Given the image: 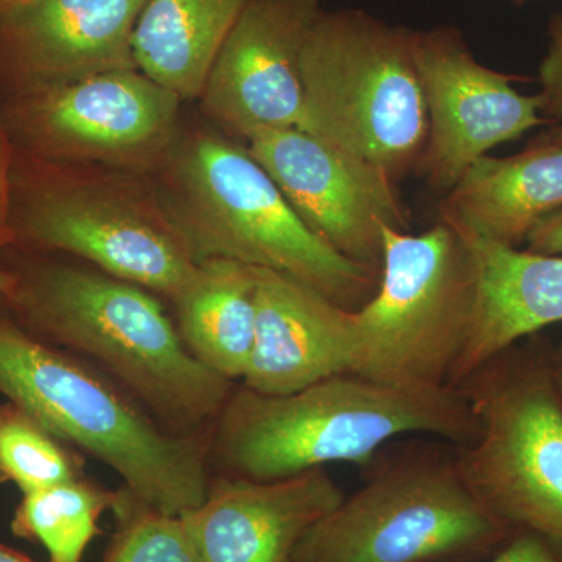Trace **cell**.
I'll return each instance as SVG.
<instances>
[{
	"label": "cell",
	"instance_id": "32",
	"mask_svg": "<svg viewBox=\"0 0 562 562\" xmlns=\"http://www.w3.org/2000/svg\"><path fill=\"white\" fill-rule=\"evenodd\" d=\"M547 135L552 136V138L562 140V125H560V127H554L552 128V131L547 132Z\"/></svg>",
	"mask_w": 562,
	"mask_h": 562
},
{
	"label": "cell",
	"instance_id": "8",
	"mask_svg": "<svg viewBox=\"0 0 562 562\" xmlns=\"http://www.w3.org/2000/svg\"><path fill=\"white\" fill-rule=\"evenodd\" d=\"M479 428L454 446L471 490L514 531L562 553V395L549 355L502 351L461 384Z\"/></svg>",
	"mask_w": 562,
	"mask_h": 562
},
{
	"label": "cell",
	"instance_id": "6",
	"mask_svg": "<svg viewBox=\"0 0 562 562\" xmlns=\"http://www.w3.org/2000/svg\"><path fill=\"white\" fill-rule=\"evenodd\" d=\"M414 31L362 9L322 10L302 54L297 128L360 155L395 181L417 172L428 139Z\"/></svg>",
	"mask_w": 562,
	"mask_h": 562
},
{
	"label": "cell",
	"instance_id": "27",
	"mask_svg": "<svg viewBox=\"0 0 562 562\" xmlns=\"http://www.w3.org/2000/svg\"><path fill=\"white\" fill-rule=\"evenodd\" d=\"M11 183L10 160L5 139L0 133V246L13 241V227H11Z\"/></svg>",
	"mask_w": 562,
	"mask_h": 562
},
{
	"label": "cell",
	"instance_id": "25",
	"mask_svg": "<svg viewBox=\"0 0 562 562\" xmlns=\"http://www.w3.org/2000/svg\"><path fill=\"white\" fill-rule=\"evenodd\" d=\"M486 562H562V553L541 536L519 530Z\"/></svg>",
	"mask_w": 562,
	"mask_h": 562
},
{
	"label": "cell",
	"instance_id": "3",
	"mask_svg": "<svg viewBox=\"0 0 562 562\" xmlns=\"http://www.w3.org/2000/svg\"><path fill=\"white\" fill-rule=\"evenodd\" d=\"M0 395L61 441L113 469L144 505L183 516L205 498L210 432L169 430L90 361L2 316Z\"/></svg>",
	"mask_w": 562,
	"mask_h": 562
},
{
	"label": "cell",
	"instance_id": "19",
	"mask_svg": "<svg viewBox=\"0 0 562 562\" xmlns=\"http://www.w3.org/2000/svg\"><path fill=\"white\" fill-rule=\"evenodd\" d=\"M181 341L228 382L243 380L257 328V268L210 258L172 299Z\"/></svg>",
	"mask_w": 562,
	"mask_h": 562
},
{
	"label": "cell",
	"instance_id": "17",
	"mask_svg": "<svg viewBox=\"0 0 562 562\" xmlns=\"http://www.w3.org/2000/svg\"><path fill=\"white\" fill-rule=\"evenodd\" d=\"M447 224L468 246L479 290L471 336L450 384L458 390L525 336L562 322V255L502 246Z\"/></svg>",
	"mask_w": 562,
	"mask_h": 562
},
{
	"label": "cell",
	"instance_id": "24",
	"mask_svg": "<svg viewBox=\"0 0 562 562\" xmlns=\"http://www.w3.org/2000/svg\"><path fill=\"white\" fill-rule=\"evenodd\" d=\"M539 83L542 116L554 124H562V11L550 18L549 44L539 66Z\"/></svg>",
	"mask_w": 562,
	"mask_h": 562
},
{
	"label": "cell",
	"instance_id": "22",
	"mask_svg": "<svg viewBox=\"0 0 562 562\" xmlns=\"http://www.w3.org/2000/svg\"><path fill=\"white\" fill-rule=\"evenodd\" d=\"M85 475L83 453L20 406L0 403V484L29 494Z\"/></svg>",
	"mask_w": 562,
	"mask_h": 562
},
{
	"label": "cell",
	"instance_id": "23",
	"mask_svg": "<svg viewBox=\"0 0 562 562\" xmlns=\"http://www.w3.org/2000/svg\"><path fill=\"white\" fill-rule=\"evenodd\" d=\"M117 528L103 562H202L183 517L144 505L122 486Z\"/></svg>",
	"mask_w": 562,
	"mask_h": 562
},
{
	"label": "cell",
	"instance_id": "28",
	"mask_svg": "<svg viewBox=\"0 0 562 562\" xmlns=\"http://www.w3.org/2000/svg\"><path fill=\"white\" fill-rule=\"evenodd\" d=\"M14 276L5 266L0 265V310L9 306L11 292H13Z\"/></svg>",
	"mask_w": 562,
	"mask_h": 562
},
{
	"label": "cell",
	"instance_id": "33",
	"mask_svg": "<svg viewBox=\"0 0 562 562\" xmlns=\"http://www.w3.org/2000/svg\"><path fill=\"white\" fill-rule=\"evenodd\" d=\"M514 3H524L527 2V0H513Z\"/></svg>",
	"mask_w": 562,
	"mask_h": 562
},
{
	"label": "cell",
	"instance_id": "11",
	"mask_svg": "<svg viewBox=\"0 0 562 562\" xmlns=\"http://www.w3.org/2000/svg\"><path fill=\"white\" fill-rule=\"evenodd\" d=\"M414 61L428 114V139L417 173L446 195L498 144L547 124L538 94L514 90V77L476 60L453 25L414 31Z\"/></svg>",
	"mask_w": 562,
	"mask_h": 562
},
{
	"label": "cell",
	"instance_id": "20",
	"mask_svg": "<svg viewBox=\"0 0 562 562\" xmlns=\"http://www.w3.org/2000/svg\"><path fill=\"white\" fill-rule=\"evenodd\" d=\"M247 0H147L133 35L136 68L183 99L201 98Z\"/></svg>",
	"mask_w": 562,
	"mask_h": 562
},
{
	"label": "cell",
	"instance_id": "12",
	"mask_svg": "<svg viewBox=\"0 0 562 562\" xmlns=\"http://www.w3.org/2000/svg\"><path fill=\"white\" fill-rule=\"evenodd\" d=\"M180 101L138 69L109 70L41 87L25 122L50 154L136 168L171 149Z\"/></svg>",
	"mask_w": 562,
	"mask_h": 562
},
{
	"label": "cell",
	"instance_id": "16",
	"mask_svg": "<svg viewBox=\"0 0 562 562\" xmlns=\"http://www.w3.org/2000/svg\"><path fill=\"white\" fill-rule=\"evenodd\" d=\"M349 313L291 277L257 268V328L243 386L284 395L350 372Z\"/></svg>",
	"mask_w": 562,
	"mask_h": 562
},
{
	"label": "cell",
	"instance_id": "13",
	"mask_svg": "<svg viewBox=\"0 0 562 562\" xmlns=\"http://www.w3.org/2000/svg\"><path fill=\"white\" fill-rule=\"evenodd\" d=\"M322 10L321 0H247L199 98L228 135L249 143L301 125L303 47Z\"/></svg>",
	"mask_w": 562,
	"mask_h": 562
},
{
	"label": "cell",
	"instance_id": "29",
	"mask_svg": "<svg viewBox=\"0 0 562 562\" xmlns=\"http://www.w3.org/2000/svg\"><path fill=\"white\" fill-rule=\"evenodd\" d=\"M549 361L554 384H557L558 391H560V394L562 395V342L557 347V350H554L552 355H549Z\"/></svg>",
	"mask_w": 562,
	"mask_h": 562
},
{
	"label": "cell",
	"instance_id": "10",
	"mask_svg": "<svg viewBox=\"0 0 562 562\" xmlns=\"http://www.w3.org/2000/svg\"><path fill=\"white\" fill-rule=\"evenodd\" d=\"M251 157L303 224L342 257L382 272V227L408 232L412 211L380 166L292 127L255 136Z\"/></svg>",
	"mask_w": 562,
	"mask_h": 562
},
{
	"label": "cell",
	"instance_id": "1",
	"mask_svg": "<svg viewBox=\"0 0 562 562\" xmlns=\"http://www.w3.org/2000/svg\"><path fill=\"white\" fill-rule=\"evenodd\" d=\"M13 276L7 308L24 330L90 361L169 430L210 432L233 382L192 357L155 292L69 262Z\"/></svg>",
	"mask_w": 562,
	"mask_h": 562
},
{
	"label": "cell",
	"instance_id": "2",
	"mask_svg": "<svg viewBox=\"0 0 562 562\" xmlns=\"http://www.w3.org/2000/svg\"><path fill=\"white\" fill-rule=\"evenodd\" d=\"M479 422L454 387L394 386L339 373L292 394L233 387L210 430V462L221 473L277 480L335 462L366 465L403 436L462 446Z\"/></svg>",
	"mask_w": 562,
	"mask_h": 562
},
{
	"label": "cell",
	"instance_id": "18",
	"mask_svg": "<svg viewBox=\"0 0 562 562\" xmlns=\"http://www.w3.org/2000/svg\"><path fill=\"white\" fill-rule=\"evenodd\" d=\"M562 210V140L543 133L513 157H482L438 203V217L519 247L536 225Z\"/></svg>",
	"mask_w": 562,
	"mask_h": 562
},
{
	"label": "cell",
	"instance_id": "30",
	"mask_svg": "<svg viewBox=\"0 0 562 562\" xmlns=\"http://www.w3.org/2000/svg\"><path fill=\"white\" fill-rule=\"evenodd\" d=\"M0 562H33L24 554L14 552L9 547L0 546Z\"/></svg>",
	"mask_w": 562,
	"mask_h": 562
},
{
	"label": "cell",
	"instance_id": "4",
	"mask_svg": "<svg viewBox=\"0 0 562 562\" xmlns=\"http://www.w3.org/2000/svg\"><path fill=\"white\" fill-rule=\"evenodd\" d=\"M166 173L161 211L195 261L281 273L349 312L375 295L380 273L314 235L247 147L198 135L173 151Z\"/></svg>",
	"mask_w": 562,
	"mask_h": 562
},
{
	"label": "cell",
	"instance_id": "5",
	"mask_svg": "<svg viewBox=\"0 0 562 562\" xmlns=\"http://www.w3.org/2000/svg\"><path fill=\"white\" fill-rule=\"evenodd\" d=\"M384 449L291 562H462L497 552L516 532L465 482L453 443Z\"/></svg>",
	"mask_w": 562,
	"mask_h": 562
},
{
	"label": "cell",
	"instance_id": "26",
	"mask_svg": "<svg viewBox=\"0 0 562 562\" xmlns=\"http://www.w3.org/2000/svg\"><path fill=\"white\" fill-rule=\"evenodd\" d=\"M525 243L535 254L562 255V210L539 222Z\"/></svg>",
	"mask_w": 562,
	"mask_h": 562
},
{
	"label": "cell",
	"instance_id": "31",
	"mask_svg": "<svg viewBox=\"0 0 562 562\" xmlns=\"http://www.w3.org/2000/svg\"><path fill=\"white\" fill-rule=\"evenodd\" d=\"M27 0H0V14L9 13L10 10L16 9Z\"/></svg>",
	"mask_w": 562,
	"mask_h": 562
},
{
	"label": "cell",
	"instance_id": "14",
	"mask_svg": "<svg viewBox=\"0 0 562 562\" xmlns=\"http://www.w3.org/2000/svg\"><path fill=\"white\" fill-rule=\"evenodd\" d=\"M344 497L325 468L277 480L220 473L201 505L181 517L202 562H291Z\"/></svg>",
	"mask_w": 562,
	"mask_h": 562
},
{
	"label": "cell",
	"instance_id": "21",
	"mask_svg": "<svg viewBox=\"0 0 562 562\" xmlns=\"http://www.w3.org/2000/svg\"><path fill=\"white\" fill-rule=\"evenodd\" d=\"M120 498L121 490H106L87 475L29 492L22 494L11 531L43 543L49 562H81L92 539L101 535L99 520L116 508Z\"/></svg>",
	"mask_w": 562,
	"mask_h": 562
},
{
	"label": "cell",
	"instance_id": "15",
	"mask_svg": "<svg viewBox=\"0 0 562 562\" xmlns=\"http://www.w3.org/2000/svg\"><path fill=\"white\" fill-rule=\"evenodd\" d=\"M147 0H27L0 14V47L40 87L138 69L133 35Z\"/></svg>",
	"mask_w": 562,
	"mask_h": 562
},
{
	"label": "cell",
	"instance_id": "7",
	"mask_svg": "<svg viewBox=\"0 0 562 562\" xmlns=\"http://www.w3.org/2000/svg\"><path fill=\"white\" fill-rule=\"evenodd\" d=\"M382 236L379 288L349 313L350 372L394 386L452 387L479 297L468 246L439 217L419 235L383 225Z\"/></svg>",
	"mask_w": 562,
	"mask_h": 562
},
{
	"label": "cell",
	"instance_id": "9",
	"mask_svg": "<svg viewBox=\"0 0 562 562\" xmlns=\"http://www.w3.org/2000/svg\"><path fill=\"white\" fill-rule=\"evenodd\" d=\"M14 239L172 299L199 262L161 210L121 188L63 181L33 191L11 220Z\"/></svg>",
	"mask_w": 562,
	"mask_h": 562
}]
</instances>
